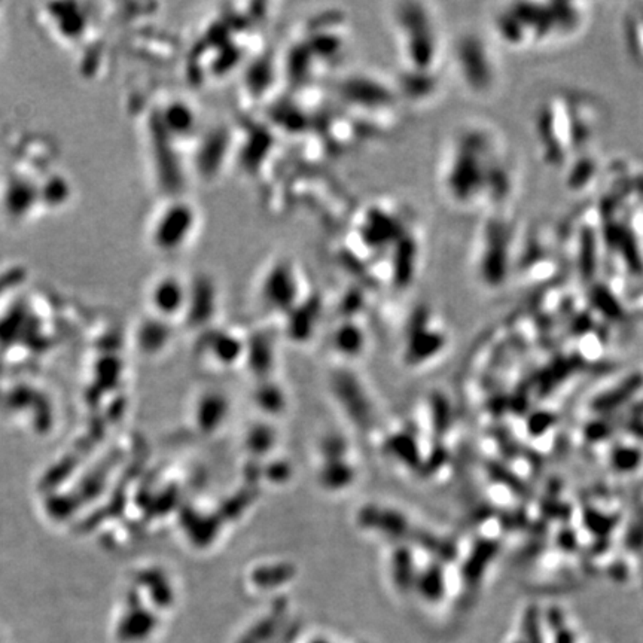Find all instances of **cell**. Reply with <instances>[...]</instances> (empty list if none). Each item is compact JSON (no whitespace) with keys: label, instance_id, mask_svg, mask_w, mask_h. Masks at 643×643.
<instances>
[{"label":"cell","instance_id":"9","mask_svg":"<svg viewBox=\"0 0 643 643\" xmlns=\"http://www.w3.org/2000/svg\"><path fill=\"white\" fill-rule=\"evenodd\" d=\"M639 379H630L623 383V386H618L616 389H614L611 393L598 398L596 401L594 408L598 409V411H611V409L616 408L618 405L623 404L624 401L633 395V392L639 387Z\"/></svg>","mask_w":643,"mask_h":643},{"label":"cell","instance_id":"2","mask_svg":"<svg viewBox=\"0 0 643 643\" xmlns=\"http://www.w3.org/2000/svg\"><path fill=\"white\" fill-rule=\"evenodd\" d=\"M606 118V109L593 94L576 90L547 94L531 115L538 157L552 170H566L593 152Z\"/></svg>","mask_w":643,"mask_h":643},{"label":"cell","instance_id":"7","mask_svg":"<svg viewBox=\"0 0 643 643\" xmlns=\"http://www.w3.org/2000/svg\"><path fill=\"white\" fill-rule=\"evenodd\" d=\"M194 224L192 210L183 204L165 209L153 231V240L164 249H174L186 240Z\"/></svg>","mask_w":643,"mask_h":643},{"label":"cell","instance_id":"10","mask_svg":"<svg viewBox=\"0 0 643 643\" xmlns=\"http://www.w3.org/2000/svg\"><path fill=\"white\" fill-rule=\"evenodd\" d=\"M612 462L614 467L619 471H631L640 462V454L633 448H621L614 454Z\"/></svg>","mask_w":643,"mask_h":643},{"label":"cell","instance_id":"1","mask_svg":"<svg viewBox=\"0 0 643 643\" xmlns=\"http://www.w3.org/2000/svg\"><path fill=\"white\" fill-rule=\"evenodd\" d=\"M437 182L442 198L462 212L504 210L517 191L515 155L497 127L476 118L464 121L444 140Z\"/></svg>","mask_w":643,"mask_h":643},{"label":"cell","instance_id":"3","mask_svg":"<svg viewBox=\"0 0 643 643\" xmlns=\"http://www.w3.org/2000/svg\"><path fill=\"white\" fill-rule=\"evenodd\" d=\"M584 2H511L492 17V35L511 51H544L573 42L590 20Z\"/></svg>","mask_w":643,"mask_h":643},{"label":"cell","instance_id":"4","mask_svg":"<svg viewBox=\"0 0 643 643\" xmlns=\"http://www.w3.org/2000/svg\"><path fill=\"white\" fill-rule=\"evenodd\" d=\"M396 42L404 76L442 82L450 59L446 29L430 3H402L393 13Z\"/></svg>","mask_w":643,"mask_h":643},{"label":"cell","instance_id":"6","mask_svg":"<svg viewBox=\"0 0 643 643\" xmlns=\"http://www.w3.org/2000/svg\"><path fill=\"white\" fill-rule=\"evenodd\" d=\"M506 209L483 215L484 222L474 245V273L490 286L502 283L513 267L515 225Z\"/></svg>","mask_w":643,"mask_h":643},{"label":"cell","instance_id":"8","mask_svg":"<svg viewBox=\"0 0 643 643\" xmlns=\"http://www.w3.org/2000/svg\"><path fill=\"white\" fill-rule=\"evenodd\" d=\"M621 39L628 59L643 66V3H630L623 10Z\"/></svg>","mask_w":643,"mask_h":643},{"label":"cell","instance_id":"5","mask_svg":"<svg viewBox=\"0 0 643 643\" xmlns=\"http://www.w3.org/2000/svg\"><path fill=\"white\" fill-rule=\"evenodd\" d=\"M494 40L483 33L469 30L450 47V59L462 86L474 97H490L501 85V61L494 50Z\"/></svg>","mask_w":643,"mask_h":643}]
</instances>
